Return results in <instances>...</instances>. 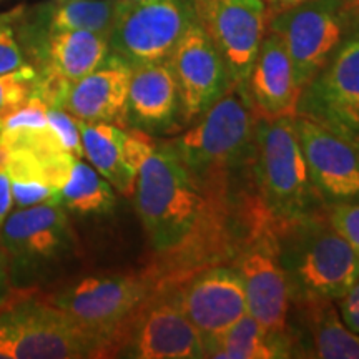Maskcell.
Wrapping results in <instances>:
<instances>
[{"label":"cell","instance_id":"1","mask_svg":"<svg viewBox=\"0 0 359 359\" xmlns=\"http://www.w3.org/2000/svg\"><path fill=\"white\" fill-rule=\"evenodd\" d=\"M133 198L151 248L160 255L185 245L208 206L172 143L155 137L138 160Z\"/></svg>","mask_w":359,"mask_h":359},{"label":"cell","instance_id":"2","mask_svg":"<svg viewBox=\"0 0 359 359\" xmlns=\"http://www.w3.org/2000/svg\"><path fill=\"white\" fill-rule=\"evenodd\" d=\"M257 120L243 87H231L195 127L168 140L203 195L215 200L233 170L250 165Z\"/></svg>","mask_w":359,"mask_h":359},{"label":"cell","instance_id":"3","mask_svg":"<svg viewBox=\"0 0 359 359\" xmlns=\"http://www.w3.org/2000/svg\"><path fill=\"white\" fill-rule=\"evenodd\" d=\"M250 167L257 203L273 223L298 222L326 208L309 178L293 116H258Z\"/></svg>","mask_w":359,"mask_h":359},{"label":"cell","instance_id":"4","mask_svg":"<svg viewBox=\"0 0 359 359\" xmlns=\"http://www.w3.org/2000/svg\"><path fill=\"white\" fill-rule=\"evenodd\" d=\"M273 228L291 299L323 296L336 302L359 280L358 255L330 223L326 208Z\"/></svg>","mask_w":359,"mask_h":359},{"label":"cell","instance_id":"5","mask_svg":"<svg viewBox=\"0 0 359 359\" xmlns=\"http://www.w3.org/2000/svg\"><path fill=\"white\" fill-rule=\"evenodd\" d=\"M107 358V343L47 303L40 290H15L0 306V359Z\"/></svg>","mask_w":359,"mask_h":359},{"label":"cell","instance_id":"6","mask_svg":"<svg viewBox=\"0 0 359 359\" xmlns=\"http://www.w3.org/2000/svg\"><path fill=\"white\" fill-rule=\"evenodd\" d=\"M12 286L39 290L77 250V238L67 210L58 203H40L8 213L0 230Z\"/></svg>","mask_w":359,"mask_h":359},{"label":"cell","instance_id":"7","mask_svg":"<svg viewBox=\"0 0 359 359\" xmlns=\"http://www.w3.org/2000/svg\"><path fill=\"white\" fill-rule=\"evenodd\" d=\"M359 29V0H304L268 12V30L285 43L303 90L320 74L343 40Z\"/></svg>","mask_w":359,"mask_h":359},{"label":"cell","instance_id":"8","mask_svg":"<svg viewBox=\"0 0 359 359\" xmlns=\"http://www.w3.org/2000/svg\"><path fill=\"white\" fill-rule=\"evenodd\" d=\"M156 290L150 275L120 273L85 276L40 294L75 325L105 341L109 354L110 339Z\"/></svg>","mask_w":359,"mask_h":359},{"label":"cell","instance_id":"9","mask_svg":"<svg viewBox=\"0 0 359 359\" xmlns=\"http://www.w3.org/2000/svg\"><path fill=\"white\" fill-rule=\"evenodd\" d=\"M251 235L238 255L235 269L243 281L246 313L269 334L286 336L291 311V288L273 222L262 208L251 212Z\"/></svg>","mask_w":359,"mask_h":359},{"label":"cell","instance_id":"10","mask_svg":"<svg viewBox=\"0 0 359 359\" xmlns=\"http://www.w3.org/2000/svg\"><path fill=\"white\" fill-rule=\"evenodd\" d=\"M196 19L193 0H138L118 2L110 52L128 65L140 67L170 58Z\"/></svg>","mask_w":359,"mask_h":359},{"label":"cell","instance_id":"11","mask_svg":"<svg viewBox=\"0 0 359 359\" xmlns=\"http://www.w3.org/2000/svg\"><path fill=\"white\" fill-rule=\"evenodd\" d=\"M107 358L198 359L205 358V344L170 294L158 288L110 339Z\"/></svg>","mask_w":359,"mask_h":359},{"label":"cell","instance_id":"12","mask_svg":"<svg viewBox=\"0 0 359 359\" xmlns=\"http://www.w3.org/2000/svg\"><path fill=\"white\" fill-rule=\"evenodd\" d=\"M296 115L351 140L359 123V29L343 40L320 74L302 90Z\"/></svg>","mask_w":359,"mask_h":359},{"label":"cell","instance_id":"13","mask_svg":"<svg viewBox=\"0 0 359 359\" xmlns=\"http://www.w3.org/2000/svg\"><path fill=\"white\" fill-rule=\"evenodd\" d=\"M196 19L217 45L230 75L231 87L248 79L268 29L263 0H193Z\"/></svg>","mask_w":359,"mask_h":359},{"label":"cell","instance_id":"14","mask_svg":"<svg viewBox=\"0 0 359 359\" xmlns=\"http://www.w3.org/2000/svg\"><path fill=\"white\" fill-rule=\"evenodd\" d=\"M293 122L309 178L326 208L359 201V147L356 143L306 116L294 115Z\"/></svg>","mask_w":359,"mask_h":359},{"label":"cell","instance_id":"15","mask_svg":"<svg viewBox=\"0 0 359 359\" xmlns=\"http://www.w3.org/2000/svg\"><path fill=\"white\" fill-rule=\"evenodd\" d=\"M170 62L177 75L185 125L200 118L231 88L223 57L198 22L187 30Z\"/></svg>","mask_w":359,"mask_h":359},{"label":"cell","instance_id":"16","mask_svg":"<svg viewBox=\"0 0 359 359\" xmlns=\"http://www.w3.org/2000/svg\"><path fill=\"white\" fill-rule=\"evenodd\" d=\"M170 298L198 331L203 344L246 314L243 281L235 268L201 269Z\"/></svg>","mask_w":359,"mask_h":359},{"label":"cell","instance_id":"17","mask_svg":"<svg viewBox=\"0 0 359 359\" xmlns=\"http://www.w3.org/2000/svg\"><path fill=\"white\" fill-rule=\"evenodd\" d=\"M183 122L180 87L170 58L135 67L130 79L127 127L151 137L172 133Z\"/></svg>","mask_w":359,"mask_h":359},{"label":"cell","instance_id":"18","mask_svg":"<svg viewBox=\"0 0 359 359\" xmlns=\"http://www.w3.org/2000/svg\"><path fill=\"white\" fill-rule=\"evenodd\" d=\"M133 67L115 53L77 82L70 83L58 109L82 122L127 127V102Z\"/></svg>","mask_w":359,"mask_h":359},{"label":"cell","instance_id":"19","mask_svg":"<svg viewBox=\"0 0 359 359\" xmlns=\"http://www.w3.org/2000/svg\"><path fill=\"white\" fill-rule=\"evenodd\" d=\"M259 118L294 116L302 95L285 43L266 29L246 82L241 85Z\"/></svg>","mask_w":359,"mask_h":359},{"label":"cell","instance_id":"20","mask_svg":"<svg viewBox=\"0 0 359 359\" xmlns=\"http://www.w3.org/2000/svg\"><path fill=\"white\" fill-rule=\"evenodd\" d=\"M83 156L116 191L133 196L137 172L128 163L125 154L127 130L107 122L77 120Z\"/></svg>","mask_w":359,"mask_h":359},{"label":"cell","instance_id":"21","mask_svg":"<svg viewBox=\"0 0 359 359\" xmlns=\"http://www.w3.org/2000/svg\"><path fill=\"white\" fill-rule=\"evenodd\" d=\"M304 316L311 343V358L320 359H359V334L349 330L341 320L333 299L323 296L294 298Z\"/></svg>","mask_w":359,"mask_h":359},{"label":"cell","instance_id":"22","mask_svg":"<svg viewBox=\"0 0 359 359\" xmlns=\"http://www.w3.org/2000/svg\"><path fill=\"white\" fill-rule=\"evenodd\" d=\"M291 351L288 334H269L248 313L205 343V358L218 359L290 358Z\"/></svg>","mask_w":359,"mask_h":359},{"label":"cell","instance_id":"23","mask_svg":"<svg viewBox=\"0 0 359 359\" xmlns=\"http://www.w3.org/2000/svg\"><path fill=\"white\" fill-rule=\"evenodd\" d=\"M118 0H52L39 11L35 22L45 30H87L109 37Z\"/></svg>","mask_w":359,"mask_h":359},{"label":"cell","instance_id":"24","mask_svg":"<svg viewBox=\"0 0 359 359\" xmlns=\"http://www.w3.org/2000/svg\"><path fill=\"white\" fill-rule=\"evenodd\" d=\"M115 188L80 158L72 160L58 190V205L79 215H107L115 208Z\"/></svg>","mask_w":359,"mask_h":359},{"label":"cell","instance_id":"25","mask_svg":"<svg viewBox=\"0 0 359 359\" xmlns=\"http://www.w3.org/2000/svg\"><path fill=\"white\" fill-rule=\"evenodd\" d=\"M35 69L27 64L8 74H0V116L11 114L32 97Z\"/></svg>","mask_w":359,"mask_h":359},{"label":"cell","instance_id":"26","mask_svg":"<svg viewBox=\"0 0 359 359\" xmlns=\"http://www.w3.org/2000/svg\"><path fill=\"white\" fill-rule=\"evenodd\" d=\"M47 118H48V127L57 137L58 143L67 154L82 158L83 150H82V140H80V130L79 123L74 116L67 114L65 110L58 109V107H48L47 110Z\"/></svg>","mask_w":359,"mask_h":359},{"label":"cell","instance_id":"27","mask_svg":"<svg viewBox=\"0 0 359 359\" xmlns=\"http://www.w3.org/2000/svg\"><path fill=\"white\" fill-rule=\"evenodd\" d=\"M327 219L359 258V201L338 203L326 208Z\"/></svg>","mask_w":359,"mask_h":359},{"label":"cell","instance_id":"28","mask_svg":"<svg viewBox=\"0 0 359 359\" xmlns=\"http://www.w3.org/2000/svg\"><path fill=\"white\" fill-rule=\"evenodd\" d=\"M25 55L12 25H0V74L25 67Z\"/></svg>","mask_w":359,"mask_h":359},{"label":"cell","instance_id":"29","mask_svg":"<svg viewBox=\"0 0 359 359\" xmlns=\"http://www.w3.org/2000/svg\"><path fill=\"white\" fill-rule=\"evenodd\" d=\"M336 302L339 303L341 320L349 330L359 334V280Z\"/></svg>","mask_w":359,"mask_h":359},{"label":"cell","instance_id":"30","mask_svg":"<svg viewBox=\"0 0 359 359\" xmlns=\"http://www.w3.org/2000/svg\"><path fill=\"white\" fill-rule=\"evenodd\" d=\"M12 212V191L7 175V148L0 143V230Z\"/></svg>","mask_w":359,"mask_h":359},{"label":"cell","instance_id":"31","mask_svg":"<svg viewBox=\"0 0 359 359\" xmlns=\"http://www.w3.org/2000/svg\"><path fill=\"white\" fill-rule=\"evenodd\" d=\"M13 293H15V288L12 286L7 257L4 250L0 248V306H4L12 298Z\"/></svg>","mask_w":359,"mask_h":359},{"label":"cell","instance_id":"32","mask_svg":"<svg viewBox=\"0 0 359 359\" xmlns=\"http://www.w3.org/2000/svg\"><path fill=\"white\" fill-rule=\"evenodd\" d=\"M24 12H25L24 7H17V8H12V11L0 12V25H13L15 22H19L22 19Z\"/></svg>","mask_w":359,"mask_h":359},{"label":"cell","instance_id":"33","mask_svg":"<svg viewBox=\"0 0 359 359\" xmlns=\"http://www.w3.org/2000/svg\"><path fill=\"white\" fill-rule=\"evenodd\" d=\"M263 2L266 4L268 12H278L283 11V8L293 7L296 4H302L304 0H263Z\"/></svg>","mask_w":359,"mask_h":359},{"label":"cell","instance_id":"34","mask_svg":"<svg viewBox=\"0 0 359 359\" xmlns=\"http://www.w3.org/2000/svg\"><path fill=\"white\" fill-rule=\"evenodd\" d=\"M351 140L356 143V145L359 147V123H358V128H356V132H354V135H353V138Z\"/></svg>","mask_w":359,"mask_h":359},{"label":"cell","instance_id":"35","mask_svg":"<svg viewBox=\"0 0 359 359\" xmlns=\"http://www.w3.org/2000/svg\"><path fill=\"white\" fill-rule=\"evenodd\" d=\"M118 2H138V0H118Z\"/></svg>","mask_w":359,"mask_h":359}]
</instances>
